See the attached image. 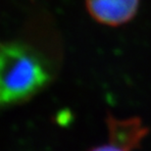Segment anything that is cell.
I'll return each mask as SVG.
<instances>
[{
  "label": "cell",
  "instance_id": "5b68a950",
  "mask_svg": "<svg viewBox=\"0 0 151 151\" xmlns=\"http://www.w3.org/2000/svg\"><path fill=\"white\" fill-rule=\"evenodd\" d=\"M0 104H1V102H0Z\"/></svg>",
  "mask_w": 151,
  "mask_h": 151
},
{
  "label": "cell",
  "instance_id": "6da1fadb",
  "mask_svg": "<svg viewBox=\"0 0 151 151\" xmlns=\"http://www.w3.org/2000/svg\"><path fill=\"white\" fill-rule=\"evenodd\" d=\"M50 73L40 55L29 45L0 43V102L15 103L32 97L46 86Z\"/></svg>",
  "mask_w": 151,
  "mask_h": 151
},
{
  "label": "cell",
  "instance_id": "7a4b0ae2",
  "mask_svg": "<svg viewBox=\"0 0 151 151\" xmlns=\"http://www.w3.org/2000/svg\"><path fill=\"white\" fill-rule=\"evenodd\" d=\"M86 6L96 22L108 27H119L134 19L139 0H86Z\"/></svg>",
  "mask_w": 151,
  "mask_h": 151
},
{
  "label": "cell",
  "instance_id": "3957f363",
  "mask_svg": "<svg viewBox=\"0 0 151 151\" xmlns=\"http://www.w3.org/2000/svg\"><path fill=\"white\" fill-rule=\"evenodd\" d=\"M109 140L125 147L129 151L137 149L148 134V129L138 118L117 119L109 116L107 119Z\"/></svg>",
  "mask_w": 151,
  "mask_h": 151
},
{
  "label": "cell",
  "instance_id": "277c9868",
  "mask_svg": "<svg viewBox=\"0 0 151 151\" xmlns=\"http://www.w3.org/2000/svg\"><path fill=\"white\" fill-rule=\"evenodd\" d=\"M89 151H129L128 149H126L125 147L119 145V144L112 142L109 140V142L103 145H99L96 147H93L92 149H90Z\"/></svg>",
  "mask_w": 151,
  "mask_h": 151
}]
</instances>
